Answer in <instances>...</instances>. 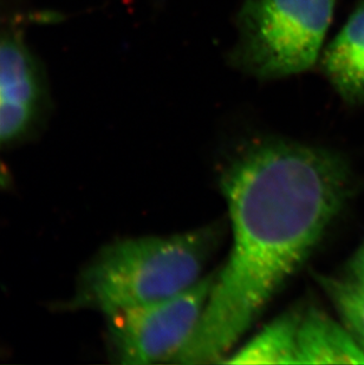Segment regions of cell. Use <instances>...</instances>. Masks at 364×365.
<instances>
[{
    "label": "cell",
    "instance_id": "obj_1",
    "mask_svg": "<svg viewBox=\"0 0 364 365\" xmlns=\"http://www.w3.org/2000/svg\"><path fill=\"white\" fill-rule=\"evenodd\" d=\"M233 244L196 334L173 363H221L306 262L350 197V168L327 149L265 141L221 176Z\"/></svg>",
    "mask_w": 364,
    "mask_h": 365
},
{
    "label": "cell",
    "instance_id": "obj_2",
    "mask_svg": "<svg viewBox=\"0 0 364 365\" xmlns=\"http://www.w3.org/2000/svg\"><path fill=\"white\" fill-rule=\"evenodd\" d=\"M219 237V227L207 226L179 235L113 242L84 269L75 304L109 317L176 296L203 278Z\"/></svg>",
    "mask_w": 364,
    "mask_h": 365
},
{
    "label": "cell",
    "instance_id": "obj_3",
    "mask_svg": "<svg viewBox=\"0 0 364 365\" xmlns=\"http://www.w3.org/2000/svg\"><path fill=\"white\" fill-rule=\"evenodd\" d=\"M337 0H244L230 62L258 80L305 73L323 53Z\"/></svg>",
    "mask_w": 364,
    "mask_h": 365
},
{
    "label": "cell",
    "instance_id": "obj_4",
    "mask_svg": "<svg viewBox=\"0 0 364 365\" xmlns=\"http://www.w3.org/2000/svg\"><path fill=\"white\" fill-rule=\"evenodd\" d=\"M216 274L203 276L176 296L109 316L110 339L118 363H173L199 327Z\"/></svg>",
    "mask_w": 364,
    "mask_h": 365
},
{
    "label": "cell",
    "instance_id": "obj_5",
    "mask_svg": "<svg viewBox=\"0 0 364 365\" xmlns=\"http://www.w3.org/2000/svg\"><path fill=\"white\" fill-rule=\"evenodd\" d=\"M39 96V71L28 48L11 36H0V142L28 127Z\"/></svg>",
    "mask_w": 364,
    "mask_h": 365
},
{
    "label": "cell",
    "instance_id": "obj_6",
    "mask_svg": "<svg viewBox=\"0 0 364 365\" xmlns=\"http://www.w3.org/2000/svg\"><path fill=\"white\" fill-rule=\"evenodd\" d=\"M320 66L342 100L350 104L364 102V0L324 48Z\"/></svg>",
    "mask_w": 364,
    "mask_h": 365
},
{
    "label": "cell",
    "instance_id": "obj_7",
    "mask_svg": "<svg viewBox=\"0 0 364 365\" xmlns=\"http://www.w3.org/2000/svg\"><path fill=\"white\" fill-rule=\"evenodd\" d=\"M298 364H364V350L342 322L309 307L299 324Z\"/></svg>",
    "mask_w": 364,
    "mask_h": 365
},
{
    "label": "cell",
    "instance_id": "obj_8",
    "mask_svg": "<svg viewBox=\"0 0 364 365\" xmlns=\"http://www.w3.org/2000/svg\"><path fill=\"white\" fill-rule=\"evenodd\" d=\"M302 314V310L286 311L221 363L298 364V329Z\"/></svg>",
    "mask_w": 364,
    "mask_h": 365
},
{
    "label": "cell",
    "instance_id": "obj_9",
    "mask_svg": "<svg viewBox=\"0 0 364 365\" xmlns=\"http://www.w3.org/2000/svg\"><path fill=\"white\" fill-rule=\"evenodd\" d=\"M318 282L348 327L364 350V279L343 272L320 276Z\"/></svg>",
    "mask_w": 364,
    "mask_h": 365
},
{
    "label": "cell",
    "instance_id": "obj_10",
    "mask_svg": "<svg viewBox=\"0 0 364 365\" xmlns=\"http://www.w3.org/2000/svg\"><path fill=\"white\" fill-rule=\"evenodd\" d=\"M344 272L364 279V242L358 248V251L355 252L353 258L348 262Z\"/></svg>",
    "mask_w": 364,
    "mask_h": 365
}]
</instances>
